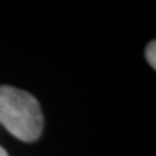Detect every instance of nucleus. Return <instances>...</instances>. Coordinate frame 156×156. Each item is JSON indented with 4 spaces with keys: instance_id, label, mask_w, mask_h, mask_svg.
Segmentation results:
<instances>
[{
    "instance_id": "2",
    "label": "nucleus",
    "mask_w": 156,
    "mask_h": 156,
    "mask_svg": "<svg viewBox=\"0 0 156 156\" xmlns=\"http://www.w3.org/2000/svg\"><path fill=\"white\" fill-rule=\"evenodd\" d=\"M146 58H147L148 64L155 69L156 66V43L155 41L150 42L146 47Z\"/></svg>"
},
{
    "instance_id": "3",
    "label": "nucleus",
    "mask_w": 156,
    "mask_h": 156,
    "mask_svg": "<svg viewBox=\"0 0 156 156\" xmlns=\"http://www.w3.org/2000/svg\"><path fill=\"white\" fill-rule=\"evenodd\" d=\"M0 156H9L8 152L5 151V148H3L2 146H0Z\"/></svg>"
},
{
    "instance_id": "1",
    "label": "nucleus",
    "mask_w": 156,
    "mask_h": 156,
    "mask_svg": "<svg viewBox=\"0 0 156 156\" xmlns=\"http://www.w3.org/2000/svg\"><path fill=\"white\" fill-rule=\"evenodd\" d=\"M0 124L20 140H37L43 130L39 101L23 90L0 86Z\"/></svg>"
}]
</instances>
